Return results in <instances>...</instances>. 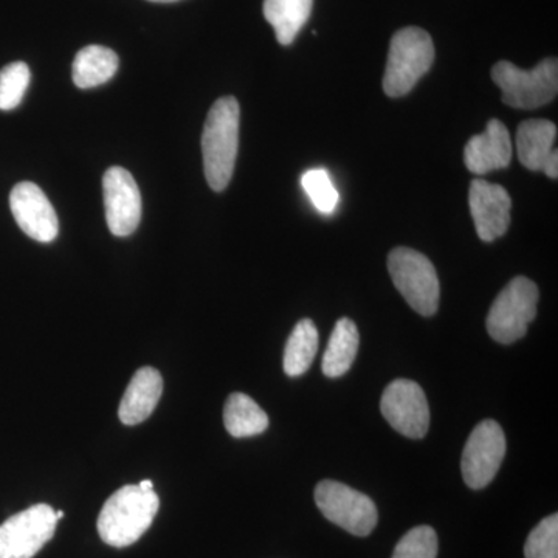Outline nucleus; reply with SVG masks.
I'll list each match as a JSON object with an SVG mask.
<instances>
[{"mask_svg": "<svg viewBox=\"0 0 558 558\" xmlns=\"http://www.w3.org/2000/svg\"><path fill=\"white\" fill-rule=\"evenodd\" d=\"M138 487L146 492L154 490V483L150 480H145L138 484Z\"/></svg>", "mask_w": 558, "mask_h": 558, "instance_id": "27", "label": "nucleus"}, {"mask_svg": "<svg viewBox=\"0 0 558 558\" xmlns=\"http://www.w3.org/2000/svg\"><path fill=\"white\" fill-rule=\"evenodd\" d=\"M57 513L49 505L22 510L0 524V558H33L57 531Z\"/></svg>", "mask_w": 558, "mask_h": 558, "instance_id": "8", "label": "nucleus"}, {"mask_svg": "<svg viewBox=\"0 0 558 558\" xmlns=\"http://www.w3.org/2000/svg\"><path fill=\"white\" fill-rule=\"evenodd\" d=\"M537 284L517 277L498 293L487 315V332L495 341L510 344L526 336L529 323L537 315Z\"/></svg>", "mask_w": 558, "mask_h": 558, "instance_id": "6", "label": "nucleus"}, {"mask_svg": "<svg viewBox=\"0 0 558 558\" xmlns=\"http://www.w3.org/2000/svg\"><path fill=\"white\" fill-rule=\"evenodd\" d=\"M149 2H156V3H172V2H179V0H149Z\"/></svg>", "mask_w": 558, "mask_h": 558, "instance_id": "28", "label": "nucleus"}, {"mask_svg": "<svg viewBox=\"0 0 558 558\" xmlns=\"http://www.w3.org/2000/svg\"><path fill=\"white\" fill-rule=\"evenodd\" d=\"M380 410L400 435L422 439L429 428V407L424 389L416 381L398 379L385 388Z\"/></svg>", "mask_w": 558, "mask_h": 558, "instance_id": "10", "label": "nucleus"}, {"mask_svg": "<svg viewBox=\"0 0 558 558\" xmlns=\"http://www.w3.org/2000/svg\"><path fill=\"white\" fill-rule=\"evenodd\" d=\"M438 548V535L435 529L417 526L400 538L392 558H436Z\"/></svg>", "mask_w": 558, "mask_h": 558, "instance_id": "23", "label": "nucleus"}, {"mask_svg": "<svg viewBox=\"0 0 558 558\" xmlns=\"http://www.w3.org/2000/svg\"><path fill=\"white\" fill-rule=\"evenodd\" d=\"M301 185L318 211L329 215L339 205V191L333 186L329 172L325 170H311L301 179Z\"/></svg>", "mask_w": 558, "mask_h": 558, "instance_id": "24", "label": "nucleus"}, {"mask_svg": "<svg viewBox=\"0 0 558 558\" xmlns=\"http://www.w3.org/2000/svg\"><path fill=\"white\" fill-rule=\"evenodd\" d=\"M506 457V436L498 422L487 418L473 428L462 451L461 472L473 490L487 487Z\"/></svg>", "mask_w": 558, "mask_h": 558, "instance_id": "9", "label": "nucleus"}, {"mask_svg": "<svg viewBox=\"0 0 558 558\" xmlns=\"http://www.w3.org/2000/svg\"><path fill=\"white\" fill-rule=\"evenodd\" d=\"M102 193L110 233L130 236L142 220V196L131 172L120 167L109 168L102 178Z\"/></svg>", "mask_w": 558, "mask_h": 558, "instance_id": "11", "label": "nucleus"}, {"mask_svg": "<svg viewBox=\"0 0 558 558\" xmlns=\"http://www.w3.org/2000/svg\"><path fill=\"white\" fill-rule=\"evenodd\" d=\"M119 54L102 46H87L76 53L72 76L80 89L101 86L116 76L119 70Z\"/></svg>", "mask_w": 558, "mask_h": 558, "instance_id": "17", "label": "nucleus"}, {"mask_svg": "<svg viewBox=\"0 0 558 558\" xmlns=\"http://www.w3.org/2000/svg\"><path fill=\"white\" fill-rule=\"evenodd\" d=\"M492 80L501 89V100L515 109H537L557 97L558 62L546 58L534 69L523 70L509 61H499L492 69Z\"/></svg>", "mask_w": 558, "mask_h": 558, "instance_id": "4", "label": "nucleus"}, {"mask_svg": "<svg viewBox=\"0 0 558 558\" xmlns=\"http://www.w3.org/2000/svg\"><path fill=\"white\" fill-rule=\"evenodd\" d=\"M318 352V330L312 319H301L284 349V371L290 377L303 376Z\"/></svg>", "mask_w": 558, "mask_h": 558, "instance_id": "21", "label": "nucleus"}, {"mask_svg": "<svg viewBox=\"0 0 558 558\" xmlns=\"http://www.w3.org/2000/svg\"><path fill=\"white\" fill-rule=\"evenodd\" d=\"M240 120L236 98H219L209 109L202 134V154L205 178L213 191L226 190L233 178L240 149Z\"/></svg>", "mask_w": 558, "mask_h": 558, "instance_id": "1", "label": "nucleus"}, {"mask_svg": "<svg viewBox=\"0 0 558 558\" xmlns=\"http://www.w3.org/2000/svg\"><path fill=\"white\" fill-rule=\"evenodd\" d=\"M469 205L481 240L492 242L505 236L509 230L512 209L508 191L497 183L473 180L469 191Z\"/></svg>", "mask_w": 558, "mask_h": 558, "instance_id": "13", "label": "nucleus"}, {"mask_svg": "<svg viewBox=\"0 0 558 558\" xmlns=\"http://www.w3.org/2000/svg\"><path fill=\"white\" fill-rule=\"evenodd\" d=\"M557 138V126L548 120H527L517 132V154L523 167L531 171H542L553 156Z\"/></svg>", "mask_w": 558, "mask_h": 558, "instance_id": "16", "label": "nucleus"}, {"mask_svg": "<svg viewBox=\"0 0 558 558\" xmlns=\"http://www.w3.org/2000/svg\"><path fill=\"white\" fill-rule=\"evenodd\" d=\"M512 138L499 120H490L483 134L473 135L464 149L465 167L476 175L508 168L512 160Z\"/></svg>", "mask_w": 558, "mask_h": 558, "instance_id": "14", "label": "nucleus"}, {"mask_svg": "<svg viewBox=\"0 0 558 558\" xmlns=\"http://www.w3.org/2000/svg\"><path fill=\"white\" fill-rule=\"evenodd\" d=\"M388 270L411 310L422 317L436 314L440 299L439 278L427 256L409 247L395 248L388 256Z\"/></svg>", "mask_w": 558, "mask_h": 558, "instance_id": "5", "label": "nucleus"}, {"mask_svg": "<svg viewBox=\"0 0 558 558\" xmlns=\"http://www.w3.org/2000/svg\"><path fill=\"white\" fill-rule=\"evenodd\" d=\"M54 513H57L58 521H60L62 519V517H64V512H62V510H58V512H54Z\"/></svg>", "mask_w": 558, "mask_h": 558, "instance_id": "29", "label": "nucleus"}, {"mask_svg": "<svg viewBox=\"0 0 558 558\" xmlns=\"http://www.w3.org/2000/svg\"><path fill=\"white\" fill-rule=\"evenodd\" d=\"M526 558H558V515L539 521L524 545Z\"/></svg>", "mask_w": 558, "mask_h": 558, "instance_id": "25", "label": "nucleus"}, {"mask_svg": "<svg viewBox=\"0 0 558 558\" xmlns=\"http://www.w3.org/2000/svg\"><path fill=\"white\" fill-rule=\"evenodd\" d=\"M32 73L25 62H11L0 70V110H13L21 105L31 84Z\"/></svg>", "mask_w": 558, "mask_h": 558, "instance_id": "22", "label": "nucleus"}, {"mask_svg": "<svg viewBox=\"0 0 558 558\" xmlns=\"http://www.w3.org/2000/svg\"><path fill=\"white\" fill-rule=\"evenodd\" d=\"M159 508L160 499L156 492L142 490L138 484L121 487L102 506L98 534L106 545L126 548L148 531Z\"/></svg>", "mask_w": 558, "mask_h": 558, "instance_id": "2", "label": "nucleus"}, {"mask_svg": "<svg viewBox=\"0 0 558 558\" xmlns=\"http://www.w3.org/2000/svg\"><path fill=\"white\" fill-rule=\"evenodd\" d=\"M10 208L17 226L32 240L51 242L57 240L60 231L57 211L38 185L21 182L11 190Z\"/></svg>", "mask_w": 558, "mask_h": 558, "instance_id": "12", "label": "nucleus"}, {"mask_svg": "<svg viewBox=\"0 0 558 558\" xmlns=\"http://www.w3.org/2000/svg\"><path fill=\"white\" fill-rule=\"evenodd\" d=\"M314 0H264V17L281 46H290L310 21Z\"/></svg>", "mask_w": 558, "mask_h": 558, "instance_id": "18", "label": "nucleus"}, {"mask_svg": "<svg viewBox=\"0 0 558 558\" xmlns=\"http://www.w3.org/2000/svg\"><path fill=\"white\" fill-rule=\"evenodd\" d=\"M223 424L233 438H250L266 432L269 416L247 395L233 392L223 409Z\"/></svg>", "mask_w": 558, "mask_h": 558, "instance_id": "20", "label": "nucleus"}, {"mask_svg": "<svg viewBox=\"0 0 558 558\" xmlns=\"http://www.w3.org/2000/svg\"><path fill=\"white\" fill-rule=\"evenodd\" d=\"M163 392V379L154 368H142L132 377L121 399L119 416L124 425H138L154 413Z\"/></svg>", "mask_w": 558, "mask_h": 558, "instance_id": "15", "label": "nucleus"}, {"mask_svg": "<svg viewBox=\"0 0 558 558\" xmlns=\"http://www.w3.org/2000/svg\"><path fill=\"white\" fill-rule=\"evenodd\" d=\"M435 44L427 32L417 27L402 28L389 43L384 90L388 97H405L417 81L432 69Z\"/></svg>", "mask_w": 558, "mask_h": 558, "instance_id": "3", "label": "nucleus"}, {"mask_svg": "<svg viewBox=\"0 0 558 558\" xmlns=\"http://www.w3.org/2000/svg\"><path fill=\"white\" fill-rule=\"evenodd\" d=\"M359 343V329L355 323L349 318L339 319L323 355L322 368L325 376L336 379L347 374L357 357Z\"/></svg>", "mask_w": 558, "mask_h": 558, "instance_id": "19", "label": "nucleus"}, {"mask_svg": "<svg viewBox=\"0 0 558 558\" xmlns=\"http://www.w3.org/2000/svg\"><path fill=\"white\" fill-rule=\"evenodd\" d=\"M315 505L330 523L357 537L369 535L379 520L373 499L337 481L325 480L317 484Z\"/></svg>", "mask_w": 558, "mask_h": 558, "instance_id": "7", "label": "nucleus"}, {"mask_svg": "<svg viewBox=\"0 0 558 558\" xmlns=\"http://www.w3.org/2000/svg\"><path fill=\"white\" fill-rule=\"evenodd\" d=\"M543 172L550 179L558 178V150H554L553 156L549 157L548 161H546L545 167H543Z\"/></svg>", "mask_w": 558, "mask_h": 558, "instance_id": "26", "label": "nucleus"}]
</instances>
